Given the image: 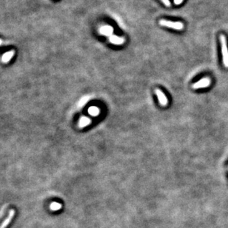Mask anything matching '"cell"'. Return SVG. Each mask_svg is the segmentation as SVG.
<instances>
[{
	"label": "cell",
	"mask_w": 228,
	"mask_h": 228,
	"mask_svg": "<svg viewBox=\"0 0 228 228\" xmlns=\"http://www.w3.org/2000/svg\"><path fill=\"white\" fill-rule=\"evenodd\" d=\"M61 208V205L59 203H57V202H53L51 205V211H59V209Z\"/></svg>",
	"instance_id": "9c48e42d"
},
{
	"label": "cell",
	"mask_w": 228,
	"mask_h": 228,
	"mask_svg": "<svg viewBox=\"0 0 228 228\" xmlns=\"http://www.w3.org/2000/svg\"><path fill=\"white\" fill-rule=\"evenodd\" d=\"M15 51H8V52L5 53V54L2 56V61L3 63H7L11 61V59L13 58V55H14Z\"/></svg>",
	"instance_id": "8992f818"
},
{
	"label": "cell",
	"mask_w": 228,
	"mask_h": 228,
	"mask_svg": "<svg viewBox=\"0 0 228 228\" xmlns=\"http://www.w3.org/2000/svg\"><path fill=\"white\" fill-rule=\"evenodd\" d=\"M182 2V0H174V2H175L176 5H179L181 4Z\"/></svg>",
	"instance_id": "8fae6325"
},
{
	"label": "cell",
	"mask_w": 228,
	"mask_h": 228,
	"mask_svg": "<svg viewBox=\"0 0 228 228\" xmlns=\"http://www.w3.org/2000/svg\"><path fill=\"white\" fill-rule=\"evenodd\" d=\"M90 122H91V120L90 119L88 118V117L83 116L80 119V120H79V127L81 128H85V127L88 126V124H90Z\"/></svg>",
	"instance_id": "52a82bcc"
},
{
	"label": "cell",
	"mask_w": 228,
	"mask_h": 228,
	"mask_svg": "<svg viewBox=\"0 0 228 228\" xmlns=\"http://www.w3.org/2000/svg\"><path fill=\"white\" fill-rule=\"evenodd\" d=\"M99 112H100L99 109L98 108H96V107H90V108L88 109L89 114L94 116H98L99 114Z\"/></svg>",
	"instance_id": "ba28073f"
},
{
	"label": "cell",
	"mask_w": 228,
	"mask_h": 228,
	"mask_svg": "<svg viewBox=\"0 0 228 228\" xmlns=\"http://www.w3.org/2000/svg\"><path fill=\"white\" fill-rule=\"evenodd\" d=\"M15 213H16V212H15L14 210H11V211H10V212H9L8 216H7V219H6L5 221H3L2 224L0 225V228H6V227H7V226L10 224V222L11 221L12 219L14 217Z\"/></svg>",
	"instance_id": "5b68a950"
},
{
	"label": "cell",
	"mask_w": 228,
	"mask_h": 228,
	"mask_svg": "<svg viewBox=\"0 0 228 228\" xmlns=\"http://www.w3.org/2000/svg\"><path fill=\"white\" fill-rule=\"evenodd\" d=\"M156 94L157 95L158 101H159L160 104L162 106H166L167 104V97L162 91H161L159 89H156L155 90Z\"/></svg>",
	"instance_id": "277c9868"
},
{
	"label": "cell",
	"mask_w": 228,
	"mask_h": 228,
	"mask_svg": "<svg viewBox=\"0 0 228 228\" xmlns=\"http://www.w3.org/2000/svg\"><path fill=\"white\" fill-rule=\"evenodd\" d=\"M220 41H221V52H222L224 65L226 67H228V48L225 36H220Z\"/></svg>",
	"instance_id": "6da1fadb"
},
{
	"label": "cell",
	"mask_w": 228,
	"mask_h": 228,
	"mask_svg": "<svg viewBox=\"0 0 228 228\" xmlns=\"http://www.w3.org/2000/svg\"><path fill=\"white\" fill-rule=\"evenodd\" d=\"M159 24L162 26L170 27V28L175 29V30H182L184 27L183 23L179 22H170L168 20H165V19H161L159 21Z\"/></svg>",
	"instance_id": "7a4b0ae2"
},
{
	"label": "cell",
	"mask_w": 228,
	"mask_h": 228,
	"mask_svg": "<svg viewBox=\"0 0 228 228\" xmlns=\"http://www.w3.org/2000/svg\"><path fill=\"white\" fill-rule=\"evenodd\" d=\"M211 81L209 78H204L201 79L199 82H196L195 84L193 85V88L198 89V88H207L211 85Z\"/></svg>",
	"instance_id": "3957f363"
},
{
	"label": "cell",
	"mask_w": 228,
	"mask_h": 228,
	"mask_svg": "<svg viewBox=\"0 0 228 228\" xmlns=\"http://www.w3.org/2000/svg\"><path fill=\"white\" fill-rule=\"evenodd\" d=\"M2 40H1V39H0V45H2Z\"/></svg>",
	"instance_id": "7c38bea8"
},
{
	"label": "cell",
	"mask_w": 228,
	"mask_h": 228,
	"mask_svg": "<svg viewBox=\"0 0 228 228\" xmlns=\"http://www.w3.org/2000/svg\"><path fill=\"white\" fill-rule=\"evenodd\" d=\"M162 2L164 3V5H166L167 6H170V1L169 0H162Z\"/></svg>",
	"instance_id": "30bf717a"
}]
</instances>
